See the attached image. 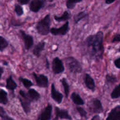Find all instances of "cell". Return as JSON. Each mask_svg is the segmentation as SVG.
<instances>
[{
    "mask_svg": "<svg viewBox=\"0 0 120 120\" xmlns=\"http://www.w3.org/2000/svg\"><path fill=\"white\" fill-rule=\"evenodd\" d=\"M53 107L52 104H48L43 109L38 117V120H50L52 114Z\"/></svg>",
    "mask_w": 120,
    "mask_h": 120,
    "instance_id": "7c38bea8",
    "label": "cell"
},
{
    "mask_svg": "<svg viewBox=\"0 0 120 120\" xmlns=\"http://www.w3.org/2000/svg\"><path fill=\"white\" fill-rule=\"evenodd\" d=\"M76 109L81 117H82V118H86L87 112V111L83 107H81L80 106H77Z\"/></svg>",
    "mask_w": 120,
    "mask_h": 120,
    "instance_id": "4dcf8cb0",
    "label": "cell"
},
{
    "mask_svg": "<svg viewBox=\"0 0 120 120\" xmlns=\"http://www.w3.org/2000/svg\"><path fill=\"white\" fill-rule=\"evenodd\" d=\"M82 0H77V1H67L66 2V6L68 9H73L75 8L77 3L82 2Z\"/></svg>",
    "mask_w": 120,
    "mask_h": 120,
    "instance_id": "83f0119b",
    "label": "cell"
},
{
    "mask_svg": "<svg viewBox=\"0 0 120 120\" xmlns=\"http://www.w3.org/2000/svg\"><path fill=\"white\" fill-rule=\"evenodd\" d=\"M66 64L69 71L73 74L81 73L83 71L81 63L73 56H69L66 59Z\"/></svg>",
    "mask_w": 120,
    "mask_h": 120,
    "instance_id": "3957f363",
    "label": "cell"
},
{
    "mask_svg": "<svg viewBox=\"0 0 120 120\" xmlns=\"http://www.w3.org/2000/svg\"><path fill=\"white\" fill-rule=\"evenodd\" d=\"M87 108L92 113L100 114L103 112V107L101 101L97 98H93L87 103Z\"/></svg>",
    "mask_w": 120,
    "mask_h": 120,
    "instance_id": "5b68a950",
    "label": "cell"
},
{
    "mask_svg": "<svg viewBox=\"0 0 120 120\" xmlns=\"http://www.w3.org/2000/svg\"><path fill=\"white\" fill-rule=\"evenodd\" d=\"M3 64L4 66H8V62H7V61H4L3 62Z\"/></svg>",
    "mask_w": 120,
    "mask_h": 120,
    "instance_id": "f35d334b",
    "label": "cell"
},
{
    "mask_svg": "<svg viewBox=\"0 0 120 120\" xmlns=\"http://www.w3.org/2000/svg\"><path fill=\"white\" fill-rule=\"evenodd\" d=\"M51 97L58 104H61L63 101V95L56 90L54 83H52L51 85Z\"/></svg>",
    "mask_w": 120,
    "mask_h": 120,
    "instance_id": "4fadbf2b",
    "label": "cell"
},
{
    "mask_svg": "<svg viewBox=\"0 0 120 120\" xmlns=\"http://www.w3.org/2000/svg\"><path fill=\"white\" fill-rule=\"evenodd\" d=\"M18 3H19V4L21 5H26L28 4H29L30 2L29 0H18Z\"/></svg>",
    "mask_w": 120,
    "mask_h": 120,
    "instance_id": "836d02e7",
    "label": "cell"
},
{
    "mask_svg": "<svg viewBox=\"0 0 120 120\" xmlns=\"http://www.w3.org/2000/svg\"><path fill=\"white\" fill-rule=\"evenodd\" d=\"M117 76L112 74H107L105 76V83L107 85H114L118 82Z\"/></svg>",
    "mask_w": 120,
    "mask_h": 120,
    "instance_id": "44dd1931",
    "label": "cell"
},
{
    "mask_svg": "<svg viewBox=\"0 0 120 120\" xmlns=\"http://www.w3.org/2000/svg\"><path fill=\"white\" fill-rule=\"evenodd\" d=\"M120 42V34H117L114 36L111 42L112 43H119Z\"/></svg>",
    "mask_w": 120,
    "mask_h": 120,
    "instance_id": "1f68e13d",
    "label": "cell"
},
{
    "mask_svg": "<svg viewBox=\"0 0 120 120\" xmlns=\"http://www.w3.org/2000/svg\"><path fill=\"white\" fill-rule=\"evenodd\" d=\"M18 97L23 111L26 114H29L31 111V102L28 98L27 94L24 91L21 90L19 91V96Z\"/></svg>",
    "mask_w": 120,
    "mask_h": 120,
    "instance_id": "277c9868",
    "label": "cell"
},
{
    "mask_svg": "<svg viewBox=\"0 0 120 120\" xmlns=\"http://www.w3.org/2000/svg\"><path fill=\"white\" fill-rule=\"evenodd\" d=\"M71 101L73 102L75 104H76L77 106H80V105H83L85 104L84 101L83 100V98L80 97V94L76 92L72 93L70 96Z\"/></svg>",
    "mask_w": 120,
    "mask_h": 120,
    "instance_id": "d6986e66",
    "label": "cell"
},
{
    "mask_svg": "<svg viewBox=\"0 0 120 120\" xmlns=\"http://www.w3.org/2000/svg\"><path fill=\"white\" fill-rule=\"evenodd\" d=\"M50 25H51V15L50 14H47L36 23L35 28L38 34L42 36H46L50 33Z\"/></svg>",
    "mask_w": 120,
    "mask_h": 120,
    "instance_id": "7a4b0ae2",
    "label": "cell"
},
{
    "mask_svg": "<svg viewBox=\"0 0 120 120\" xmlns=\"http://www.w3.org/2000/svg\"><path fill=\"white\" fill-rule=\"evenodd\" d=\"M9 45V42L3 36H0V52H2Z\"/></svg>",
    "mask_w": 120,
    "mask_h": 120,
    "instance_id": "484cf974",
    "label": "cell"
},
{
    "mask_svg": "<svg viewBox=\"0 0 120 120\" xmlns=\"http://www.w3.org/2000/svg\"><path fill=\"white\" fill-rule=\"evenodd\" d=\"M55 113L56 117L53 120H58L59 119L72 120V117L66 109H62L58 107H55Z\"/></svg>",
    "mask_w": 120,
    "mask_h": 120,
    "instance_id": "8fae6325",
    "label": "cell"
},
{
    "mask_svg": "<svg viewBox=\"0 0 120 120\" xmlns=\"http://www.w3.org/2000/svg\"><path fill=\"white\" fill-rule=\"evenodd\" d=\"M14 11L16 13V15L18 16H21L23 15L24 14V11H23V7L22 5H19V4H16L15 5V8H14Z\"/></svg>",
    "mask_w": 120,
    "mask_h": 120,
    "instance_id": "f546056e",
    "label": "cell"
},
{
    "mask_svg": "<svg viewBox=\"0 0 120 120\" xmlns=\"http://www.w3.org/2000/svg\"><path fill=\"white\" fill-rule=\"evenodd\" d=\"M70 30L69 22L66 21L64 25L60 28H50V33L53 36H64Z\"/></svg>",
    "mask_w": 120,
    "mask_h": 120,
    "instance_id": "52a82bcc",
    "label": "cell"
},
{
    "mask_svg": "<svg viewBox=\"0 0 120 120\" xmlns=\"http://www.w3.org/2000/svg\"><path fill=\"white\" fill-rule=\"evenodd\" d=\"M120 105L114 107L108 114L106 120H120Z\"/></svg>",
    "mask_w": 120,
    "mask_h": 120,
    "instance_id": "9a60e30c",
    "label": "cell"
},
{
    "mask_svg": "<svg viewBox=\"0 0 120 120\" xmlns=\"http://www.w3.org/2000/svg\"><path fill=\"white\" fill-rule=\"evenodd\" d=\"M17 87V84L13 79L12 76L10 75L6 80V88L11 91L12 93H14V91Z\"/></svg>",
    "mask_w": 120,
    "mask_h": 120,
    "instance_id": "ac0fdd59",
    "label": "cell"
},
{
    "mask_svg": "<svg viewBox=\"0 0 120 120\" xmlns=\"http://www.w3.org/2000/svg\"><path fill=\"white\" fill-rule=\"evenodd\" d=\"M26 94L31 103L32 102L37 101L41 97L40 94L34 89H29Z\"/></svg>",
    "mask_w": 120,
    "mask_h": 120,
    "instance_id": "e0dca14e",
    "label": "cell"
},
{
    "mask_svg": "<svg viewBox=\"0 0 120 120\" xmlns=\"http://www.w3.org/2000/svg\"><path fill=\"white\" fill-rule=\"evenodd\" d=\"M60 82H61L63 88H64V92L66 97L68 98L69 93H70V85H69V83L68 82L65 77H63V78L61 79Z\"/></svg>",
    "mask_w": 120,
    "mask_h": 120,
    "instance_id": "603a6c76",
    "label": "cell"
},
{
    "mask_svg": "<svg viewBox=\"0 0 120 120\" xmlns=\"http://www.w3.org/2000/svg\"><path fill=\"white\" fill-rule=\"evenodd\" d=\"M52 69L54 75L62 73L65 70L63 61L58 57H55L53 59L52 62Z\"/></svg>",
    "mask_w": 120,
    "mask_h": 120,
    "instance_id": "8992f818",
    "label": "cell"
},
{
    "mask_svg": "<svg viewBox=\"0 0 120 120\" xmlns=\"http://www.w3.org/2000/svg\"><path fill=\"white\" fill-rule=\"evenodd\" d=\"M4 69L2 67L0 66V80H1V77H2V75L4 73Z\"/></svg>",
    "mask_w": 120,
    "mask_h": 120,
    "instance_id": "74e56055",
    "label": "cell"
},
{
    "mask_svg": "<svg viewBox=\"0 0 120 120\" xmlns=\"http://www.w3.org/2000/svg\"><path fill=\"white\" fill-rule=\"evenodd\" d=\"M84 82L86 87L89 90H91L92 92H94L96 91V86L94 80L89 74L86 73L84 77Z\"/></svg>",
    "mask_w": 120,
    "mask_h": 120,
    "instance_id": "5bb4252c",
    "label": "cell"
},
{
    "mask_svg": "<svg viewBox=\"0 0 120 120\" xmlns=\"http://www.w3.org/2000/svg\"><path fill=\"white\" fill-rule=\"evenodd\" d=\"M8 93L5 90L0 89V104L7 105L8 103Z\"/></svg>",
    "mask_w": 120,
    "mask_h": 120,
    "instance_id": "cb8c5ba5",
    "label": "cell"
},
{
    "mask_svg": "<svg viewBox=\"0 0 120 120\" xmlns=\"http://www.w3.org/2000/svg\"><path fill=\"white\" fill-rule=\"evenodd\" d=\"M46 5V1L43 0H33L30 1L29 5V10L34 13H38Z\"/></svg>",
    "mask_w": 120,
    "mask_h": 120,
    "instance_id": "30bf717a",
    "label": "cell"
},
{
    "mask_svg": "<svg viewBox=\"0 0 120 120\" xmlns=\"http://www.w3.org/2000/svg\"><path fill=\"white\" fill-rule=\"evenodd\" d=\"M45 67L47 69H49V67H50V64H49V62L48 61V59L47 58H46V63H45Z\"/></svg>",
    "mask_w": 120,
    "mask_h": 120,
    "instance_id": "d590c367",
    "label": "cell"
},
{
    "mask_svg": "<svg viewBox=\"0 0 120 120\" xmlns=\"http://www.w3.org/2000/svg\"><path fill=\"white\" fill-rule=\"evenodd\" d=\"M54 19L56 21L59 22H63V21H68L71 17V13L68 11H65L61 16L54 15Z\"/></svg>",
    "mask_w": 120,
    "mask_h": 120,
    "instance_id": "ffe728a7",
    "label": "cell"
},
{
    "mask_svg": "<svg viewBox=\"0 0 120 120\" xmlns=\"http://www.w3.org/2000/svg\"><path fill=\"white\" fill-rule=\"evenodd\" d=\"M0 117L2 120H15L8 116L6 111H5L4 109L1 106H0Z\"/></svg>",
    "mask_w": 120,
    "mask_h": 120,
    "instance_id": "f1b7e54d",
    "label": "cell"
},
{
    "mask_svg": "<svg viewBox=\"0 0 120 120\" xmlns=\"http://www.w3.org/2000/svg\"><path fill=\"white\" fill-rule=\"evenodd\" d=\"M114 66H116V68L117 69H120V57H118V58L114 60Z\"/></svg>",
    "mask_w": 120,
    "mask_h": 120,
    "instance_id": "d6a6232c",
    "label": "cell"
},
{
    "mask_svg": "<svg viewBox=\"0 0 120 120\" xmlns=\"http://www.w3.org/2000/svg\"><path fill=\"white\" fill-rule=\"evenodd\" d=\"M33 76L36 82V86L38 87L42 88H48L49 86V80L48 77L43 74L37 75L36 73L34 72L32 73Z\"/></svg>",
    "mask_w": 120,
    "mask_h": 120,
    "instance_id": "ba28073f",
    "label": "cell"
},
{
    "mask_svg": "<svg viewBox=\"0 0 120 120\" xmlns=\"http://www.w3.org/2000/svg\"><path fill=\"white\" fill-rule=\"evenodd\" d=\"M91 120H100V117L99 115H95L94 116H93Z\"/></svg>",
    "mask_w": 120,
    "mask_h": 120,
    "instance_id": "e575fe53",
    "label": "cell"
},
{
    "mask_svg": "<svg viewBox=\"0 0 120 120\" xmlns=\"http://www.w3.org/2000/svg\"><path fill=\"white\" fill-rule=\"evenodd\" d=\"M19 80L20 82H21L23 84V86L27 89H30V87L34 86V83L32 82V81L28 79L23 78V77H19Z\"/></svg>",
    "mask_w": 120,
    "mask_h": 120,
    "instance_id": "d4e9b609",
    "label": "cell"
},
{
    "mask_svg": "<svg viewBox=\"0 0 120 120\" xmlns=\"http://www.w3.org/2000/svg\"><path fill=\"white\" fill-rule=\"evenodd\" d=\"M120 84L116 86L111 93V97L112 99H117L120 97Z\"/></svg>",
    "mask_w": 120,
    "mask_h": 120,
    "instance_id": "4316f807",
    "label": "cell"
},
{
    "mask_svg": "<svg viewBox=\"0 0 120 120\" xmlns=\"http://www.w3.org/2000/svg\"><path fill=\"white\" fill-rule=\"evenodd\" d=\"M19 34H21V38L23 41L26 50H30L34 45V41L33 36L29 34H27L24 30H22V29L19 30Z\"/></svg>",
    "mask_w": 120,
    "mask_h": 120,
    "instance_id": "9c48e42d",
    "label": "cell"
},
{
    "mask_svg": "<svg viewBox=\"0 0 120 120\" xmlns=\"http://www.w3.org/2000/svg\"><path fill=\"white\" fill-rule=\"evenodd\" d=\"M103 42L104 34L102 31L89 35L82 44L83 55L87 56L90 59L96 62L102 60L104 53Z\"/></svg>",
    "mask_w": 120,
    "mask_h": 120,
    "instance_id": "6da1fadb",
    "label": "cell"
},
{
    "mask_svg": "<svg viewBox=\"0 0 120 120\" xmlns=\"http://www.w3.org/2000/svg\"><path fill=\"white\" fill-rule=\"evenodd\" d=\"M114 2H115V0H112V1H111V0H106L105 1V3L107 5L111 4L114 3Z\"/></svg>",
    "mask_w": 120,
    "mask_h": 120,
    "instance_id": "8d00e7d4",
    "label": "cell"
},
{
    "mask_svg": "<svg viewBox=\"0 0 120 120\" xmlns=\"http://www.w3.org/2000/svg\"><path fill=\"white\" fill-rule=\"evenodd\" d=\"M89 16V14L86 11H81L79 12L78 14H76L73 16V21L75 24H77L80 21H82L83 19L86 18Z\"/></svg>",
    "mask_w": 120,
    "mask_h": 120,
    "instance_id": "7402d4cb",
    "label": "cell"
},
{
    "mask_svg": "<svg viewBox=\"0 0 120 120\" xmlns=\"http://www.w3.org/2000/svg\"><path fill=\"white\" fill-rule=\"evenodd\" d=\"M46 43L45 41H42L39 42L36 45H35L32 50V53L34 56L37 57H39L41 56V53L43 51L45 48Z\"/></svg>",
    "mask_w": 120,
    "mask_h": 120,
    "instance_id": "2e32d148",
    "label": "cell"
}]
</instances>
